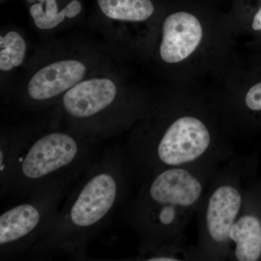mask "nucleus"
<instances>
[{
	"mask_svg": "<svg viewBox=\"0 0 261 261\" xmlns=\"http://www.w3.org/2000/svg\"><path fill=\"white\" fill-rule=\"evenodd\" d=\"M79 152L80 146L71 136L60 132L47 134L36 141L24 154L20 172L30 181L42 179L73 163Z\"/></svg>",
	"mask_w": 261,
	"mask_h": 261,
	"instance_id": "obj_1",
	"label": "nucleus"
},
{
	"mask_svg": "<svg viewBox=\"0 0 261 261\" xmlns=\"http://www.w3.org/2000/svg\"><path fill=\"white\" fill-rule=\"evenodd\" d=\"M117 195L114 176L107 171L96 173L84 185L70 207V224L80 229L99 224L113 208Z\"/></svg>",
	"mask_w": 261,
	"mask_h": 261,
	"instance_id": "obj_2",
	"label": "nucleus"
},
{
	"mask_svg": "<svg viewBox=\"0 0 261 261\" xmlns=\"http://www.w3.org/2000/svg\"><path fill=\"white\" fill-rule=\"evenodd\" d=\"M210 142V134L202 122L193 117H183L166 130L160 142L158 154L166 164H182L200 157Z\"/></svg>",
	"mask_w": 261,
	"mask_h": 261,
	"instance_id": "obj_3",
	"label": "nucleus"
},
{
	"mask_svg": "<svg viewBox=\"0 0 261 261\" xmlns=\"http://www.w3.org/2000/svg\"><path fill=\"white\" fill-rule=\"evenodd\" d=\"M202 37V27L193 15L187 12L170 15L163 23L161 58L168 63L184 61L197 49Z\"/></svg>",
	"mask_w": 261,
	"mask_h": 261,
	"instance_id": "obj_4",
	"label": "nucleus"
},
{
	"mask_svg": "<svg viewBox=\"0 0 261 261\" xmlns=\"http://www.w3.org/2000/svg\"><path fill=\"white\" fill-rule=\"evenodd\" d=\"M86 66L74 60L56 62L33 75L28 85L29 96L35 100H47L69 90L86 74Z\"/></svg>",
	"mask_w": 261,
	"mask_h": 261,
	"instance_id": "obj_5",
	"label": "nucleus"
},
{
	"mask_svg": "<svg viewBox=\"0 0 261 261\" xmlns=\"http://www.w3.org/2000/svg\"><path fill=\"white\" fill-rule=\"evenodd\" d=\"M114 82L108 79H92L80 82L63 97L65 111L76 118H88L112 104L116 97Z\"/></svg>",
	"mask_w": 261,
	"mask_h": 261,
	"instance_id": "obj_6",
	"label": "nucleus"
},
{
	"mask_svg": "<svg viewBox=\"0 0 261 261\" xmlns=\"http://www.w3.org/2000/svg\"><path fill=\"white\" fill-rule=\"evenodd\" d=\"M202 187L200 181L188 171L171 169L159 175L149 189V195L160 204L192 205L200 197Z\"/></svg>",
	"mask_w": 261,
	"mask_h": 261,
	"instance_id": "obj_7",
	"label": "nucleus"
},
{
	"mask_svg": "<svg viewBox=\"0 0 261 261\" xmlns=\"http://www.w3.org/2000/svg\"><path fill=\"white\" fill-rule=\"evenodd\" d=\"M241 202L238 190L229 186L219 187L211 196L206 221L209 233L215 241L223 243L227 240Z\"/></svg>",
	"mask_w": 261,
	"mask_h": 261,
	"instance_id": "obj_8",
	"label": "nucleus"
},
{
	"mask_svg": "<svg viewBox=\"0 0 261 261\" xmlns=\"http://www.w3.org/2000/svg\"><path fill=\"white\" fill-rule=\"evenodd\" d=\"M41 211L37 206L24 203L5 211L0 216L1 247L17 243L32 234L40 224Z\"/></svg>",
	"mask_w": 261,
	"mask_h": 261,
	"instance_id": "obj_9",
	"label": "nucleus"
},
{
	"mask_svg": "<svg viewBox=\"0 0 261 261\" xmlns=\"http://www.w3.org/2000/svg\"><path fill=\"white\" fill-rule=\"evenodd\" d=\"M228 238L237 243V258L255 261L261 255V223L252 216H243L230 228Z\"/></svg>",
	"mask_w": 261,
	"mask_h": 261,
	"instance_id": "obj_10",
	"label": "nucleus"
},
{
	"mask_svg": "<svg viewBox=\"0 0 261 261\" xmlns=\"http://www.w3.org/2000/svg\"><path fill=\"white\" fill-rule=\"evenodd\" d=\"M97 3L108 18L125 21H144L154 10L151 0H97Z\"/></svg>",
	"mask_w": 261,
	"mask_h": 261,
	"instance_id": "obj_11",
	"label": "nucleus"
},
{
	"mask_svg": "<svg viewBox=\"0 0 261 261\" xmlns=\"http://www.w3.org/2000/svg\"><path fill=\"white\" fill-rule=\"evenodd\" d=\"M0 69L9 71L23 63L27 44L23 37L16 32H8L0 37Z\"/></svg>",
	"mask_w": 261,
	"mask_h": 261,
	"instance_id": "obj_12",
	"label": "nucleus"
},
{
	"mask_svg": "<svg viewBox=\"0 0 261 261\" xmlns=\"http://www.w3.org/2000/svg\"><path fill=\"white\" fill-rule=\"evenodd\" d=\"M40 3L33 5L30 8V15L38 28L47 30L55 28L68 17V9H64L58 13L56 0H38Z\"/></svg>",
	"mask_w": 261,
	"mask_h": 261,
	"instance_id": "obj_13",
	"label": "nucleus"
},
{
	"mask_svg": "<svg viewBox=\"0 0 261 261\" xmlns=\"http://www.w3.org/2000/svg\"><path fill=\"white\" fill-rule=\"evenodd\" d=\"M245 102L252 111H261V82L255 84L247 93Z\"/></svg>",
	"mask_w": 261,
	"mask_h": 261,
	"instance_id": "obj_14",
	"label": "nucleus"
},
{
	"mask_svg": "<svg viewBox=\"0 0 261 261\" xmlns=\"http://www.w3.org/2000/svg\"><path fill=\"white\" fill-rule=\"evenodd\" d=\"M252 29L255 31H261V7L256 14L254 16L252 21Z\"/></svg>",
	"mask_w": 261,
	"mask_h": 261,
	"instance_id": "obj_15",
	"label": "nucleus"
},
{
	"mask_svg": "<svg viewBox=\"0 0 261 261\" xmlns=\"http://www.w3.org/2000/svg\"><path fill=\"white\" fill-rule=\"evenodd\" d=\"M149 261H177V259H173L172 257H152L149 259Z\"/></svg>",
	"mask_w": 261,
	"mask_h": 261,
	"instance_id": "obj_16",
	"label": "nucleus"
},
{
	"mask_svg": "<svg viewBox=\"0 0 261 261\" xmlns=\"http://www.w3.org/2000/svg\"><path fill=\"white\" fill-rule=\"evenodd\" d=\"M28 1L29 2V3H34V2L35 1V0H28Z\"/></svg>",
	"mask_w": 261,
	"mask_h": 261,
	"instance_id": "obj_17",
	"label": "nucleus"
}]
</instances>
